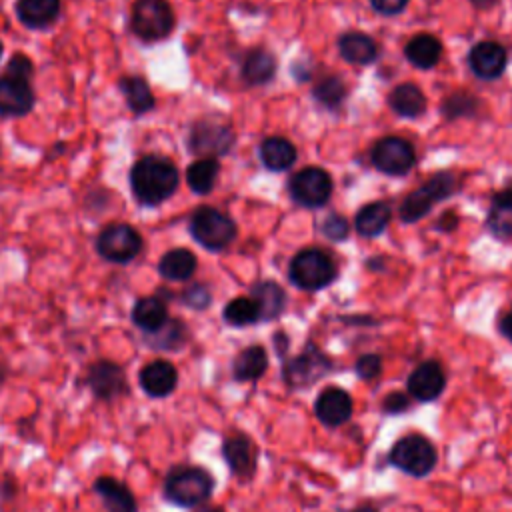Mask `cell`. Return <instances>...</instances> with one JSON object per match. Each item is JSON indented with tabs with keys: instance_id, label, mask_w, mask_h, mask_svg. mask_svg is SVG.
<instances>
[{
	"instance_id": "cell-1",
	"label": "cell",
	"mask_w": 512,
	"mask_h": 512,
	"mask_svg": "<svg viewBox=\"0 0 512 512\" xmlns=\"http://www.w3.org/2000/svg\"><path fill=\"white\" fill-rule=\"evenodd\" d=\"M178 168L172 160L148 154L130 168V188L134 198L144 206H158L178 188Z\"/></svg>"
},
{
	"instance_id": "cell-2",
	"label": "cell",
	"mask_w": 512,
	"mask_h": 512,
	"mask_svg": "<svg viewBox=\"0 0 512 512\" xmlns=\"http://www.w3.org/2000/svg\"><path fill=\"white\" fill-rule=\"evenodd\" d=\"M214 492V478L202 466H174L162 484L164 498L180 508H198Z\"/></svg>"
},
{
	"instance_id": "cell-3",
	"label": "cell",
	"mask_w": 512,
	"mask_h": 512,
	"mask_svg": "<svg viewBox=\"0 0 512 512\" xmlns=\"http://www.w3.org/2000/svg\"><path fill=\"white\" fill-rule=\"evenodd\" d=\"M174 24V12L166 0H136L132 4L130 28L144 42L164 40Z\"/></svg>"
},
{
	"instance_id": "cell-4",
	"label": "cell",
	"mask_w": 512,
	"mask_h": 512,
	"mask_svg": "<svg viewBox=\"0 0 512 512\" xmlns=\"http://www.w3.org/2000/svg\"><path fill=\"white\" fill-rule=\"evenodd\" d=\"M436 458V448L428 438L420 434L402 436L388 454L392 466L416 478L430 474L432 468L436 466Z\"/></svg>"
},
{
	"instance_id": "cell-5",
	"label": "cell",
	"mask_w": 512,
	"mask_h": 512,
	"mask_svg": "<svg viewBox=\"0 0 512 512\" xmlns=\"http://www.w3.org/2000/svg\"><path fill=\"white\" fill-rule=\"evenodd\" d=\"M190 234L206 250H224L236 236V224L216 208L202 206L192 214Z\"/></svg>"
},
{
	"instance_id": "cell-6",
	"label": "cell",
	"mask_w": 512,
	"mask_h": 512,
	"mask_svg": "<svg viewBox=\"0 0 512 512\" xmlns=\"http://www.w3.org/2000/svg\"><path fill=\"white\" fill-rule=\"evenodd\" d=\"M142 250V236L140 232L126 224L114 222L100 230L96 238V252L114 264H128L132 262Z\"/></svg>"
},
{
	"instance_id": "cell-7",
	"label": "cell",
	"mask_w": 512,
	"mask_h": 512,
	"mask_svg": "<svg viewBox=\"0 0 512 512\" xmlns=\"http://www.w3.org/2000/svg\"><path fill=\"white\" fill-rule=\"evenodd\" d=\"M336 276V266L328 254L318 248L298 252L290 262V280L302 290H320Z\"/></svg>"
},
{
	"instance_id": "cell-8",
	"label": "cell",
	"mask_w": 512,
	"mask_h": 512,
	"mask_svg": "<svg viewBox=\"0 0 512 512\" xmlns=\"http://www.w3.org/2000/svg\"><path fill=\"white\" fill-rule=\"evenodd\" d=\"M84 386L92 392L94 398L102 402H110L128 392V378L124 368L118 362L102 358L88 366L84 376Z\"/></svg>"
},
{
	"instance_id": "cell-9",
	"label": "cell",
	"mask_w": 512,
	"mask_h": 512,
	"mask_svg": "<svg viewBox=\"0 0 512 512\" xmlns=\"http://www.w3.org/2000/svg\"><path fill=\"white\" fill-rule=\"evenodd\" d=\"M232 144V130L216 120H198L188 136V148L202 158L224 156L232 148Z\"/></svg>"
},
{
	"instance_id": "cell-10",
	"label": "cell",
	"mask_w": 512,
	"mask_h": 512,
	"mask_svg": "<svg viewBox=\"0 0 512 512\" xmlns=\"http://www.w3.org/2000/svg\"><path fill=\"white\" fill-rule=\"evenodd\" d=\"M292 198L308 208L324 206L332 194V180L328 172L318 166H306L290 180Z\"/></svg>"
},
{
	"instance_id": "cell-11",
	"label": "cell",
	"mask_w": 512,
	"mask_h": 512,
	"mask_svg": "<svg viewBox=\"0 0 512 512\" xmlns=\"http://www.w3.org/2000/svg\"><path fill=\"white\" fill-rule=\"evenodd\" d=\"M370 158L380 172L392 174V176L406 174L416 160L412 144L400 136H386L378 140L372 148Z\"/></svg>"
},
{
	"instance_id": "cell-12",
	"label": "cell",
	"mask_w": 512,
	"mask_h": 512,
	"mask_svg": "<svg viewBox=\"0 0 512 512\" xmlns=\"http://www.w3.org/2000/svg\"><path fill=\"white\" fill-rule=\"evenodd\" d=\"M454 190V180L450 174H440L426 182L422 188L414 190L400 206V216L404 222H416L422 218L436 200H442Z\"/></svg>"
},
{
	"instance_id": "cell-13",
	"label": "cell",
	"mask_w": 512,
	"mask_h": 512,
	"mask_svg": "<svg viewBox=\"0 0 512 512\" xmlns=\"http://www.w3.org/2000/svg\"><path fill=\"white\" fill-rule=\"evenodd\" d=\"M36 102V94L30 86V80L4 74L0 78V116L2 118H20L26 116Z\"/></svg>"
},
{
	"instance_id": "cell-14",
	"label": "cell",
	"mask_w": 512,
	"mask_h": 512,
	"mask_svg": "<svg viewBox=\"0 0 512 512\" xmlns=\"http://www.w3.org/2000/svg\"><path fill=\"white\" fill-rule=\"evenodd\" d=\"M222 456L230 472L240 480H250L258 464V448L246 434H230L222 444Z\"/></svg>"
},
{
	"instance_id": "cell-15",
	"label": "cell",
	"mask_w": 512,
	"mask_h": 512,
	"mask_svg": "<svg viewBox=\"0 0 512 512\" xmlns=\"http://www.w3.org/2000/svg\"><path fill=\"white\" fill-rule=\"evenodd\" d=\"M138 384L150 398H166L178 386V370L170 360L156 358L144 364L138 372Z\"/></svg>"
},
{
	"instance_id": "cell-16",
	"label": "cell",
	"mask_w": 512,
	"mask_h": 512,
	"mask_svg": "<svg viewBox=\"0 0 512 512\" xmlns=\"http://www.w3.org/2000/svg\"><path fill=\"white\" fill-rule=\"evenodd\" d=\"M444 386H446V376L442 366L436 360H426L418 364L406 380L408 394L420 402L436 400L444 392Z\"/></svg>"
},
{
	"instance_id": "cell-17",
	"label": "cell",
	"mask_w": 512,
	"mask_h": 512,
	"mask_svg": "<svg viewBox=\"0 0 512 512\" xmlns=\"http://www.w3.org/2000/svg\"><path fill=\"white\" fill-rule=\"evenodd\" d=\"M314 412L322 424L336 428L352 416V398L346 390L338 386H328L318 394Z\"/></svg>"
},
{
	"instance_id": "cell-18",
	"label": "cell",
	"mask_w": 512,
	"mask_h": 512,
	"mask_svg": "<svg viewBox=\"0 0 512 512\" xmlns=\"http://www.w3.org/2000/svg\"><path fill=\"white\" fill-rule=\"evenodd\" d=\"M92 490L102 500L106 512H138V502L128 484L114 476H98Z\"/></svg>"
},
{
	"instance_id": "cell-19",
	"label": "cell",
	"mask_w": 512,
	"mask_h": 512,
	"mask_svg": "<svg viewBox=\"0 0 512 512\" xmlns=\"http://www.w3.org/2000/svg\"><path fill=\"white\" fill-rule=\"evenodd\" d=\"M326 370H330L328 358L318 348H308L304 354L286 364L284 378L290 386H306L318 380Z\"/></svg>"
},
{
	"instance_id": "cell-20",
	"label": "cell",
	"mask_w": 512,
	"mask_h": 512,
	"mask_svg": "<svg viewBox=\"0 0 512 512\" xmlns=\"http://www.w3.org/2000/svg\"><path fill=\"white\" fill-rule=\"evenodd\" d=\"M468 64H470L472 72L478 78L492 80V78H498L504 72V68H506V52H504V48L498 42L484 40V42H478L470 50Z\"/></svg>"
},
{
	"instance_id": "cell-21",
	"label": "cell",
	"mask_w": 512,
	"mask_h": 512,
	"mask_svg": "<svg viewBox=\"0 0 512 512\" xmlns=\"http://www.w3.org/2000/svg\"><path fill=\"white\" fill-rule=\"evenodd\" d=\"M14 10L26 28L42 30L60 16V0H16Z\"/></svg>"
},
{
	"instance_id": "cell-22",
	"label": "cell",
	"mask_w": 512,
	"mask_h": 512,
	"mask_svg": "<svg viewBox=\"0 0 512 512\" xmlns=\"http://www.w3.org/2000/svg\"><path fill=\"white\" fill-rule=\"evenodd\" d=\"M132 322L144 334H152L160 330L168 322V306L160 296H144L138 298L132 306Z\"/></svg>"
},
{
	"instance_id": "cell-23",
	"label": "cell",
	"mask_w": 512,
	"mask_h": 512,
	"mask_svg": "<svg viewBox=\"0 0 512 512\" xmlns=\"http://www.w3.org/2000/svg\"><path fill=\"white\" fill-rule=\"evenodd\" d=\"M268 366V354L262 346L254 344L240 350L232 362V374L238 382H252L258 380Z\"/></svg>"
},
{
	"instance_id": "cell-24",
	"label": "cell",
	"mask_w": 512,
	"mask_h": 512,
	"mask_svg": "<svg viewBox=\"0 0 512 512\" xmlns=\"http://www.w3.org/2000/svg\"><path fill=\"white\" fill-rule=\"evenodd\" d=\"M440 54H442L440 40L432 34H416L408 40L404 48V56L408 58V62L422 70L436 66L440 60Z\"/></svg>"
},
{
	"instance_id": "cell-25",
	"label": "cell",
	"mask_w": 512,
	"mask_h": 512,
	"mask_svg": "<svg viewBox=\"0 0 512 512\" xmlns=\"http://www.w3.org/2000/svg\"><path fill=\"white\" fill-rule=\"evenodd\" d=\"M158 272L166 280L184 282L196 272V256L186 248H172L160 258Z\"/></svg>"
},
{
	"instance_id": "cell-26",
	"label": "cell",
	"mask_w": 512,
	"mask_h": 512,
	"mask_svg": "<svg viewBox=\"0 0 512 512\" xmlns=\"http://www.w3.org/2000/svg\"><path fill=\"white\" fill-rule=\"evenodd\" d=\"M118 88L134 114H146L154 108V94L142 76H122Z\"/></svg>"
},
{
	"instance_id": "cell-27",
	"label": "cell",
	"mask_w": 512,
	"mask_h": 512,
	"mask_svg": "<svg viewBox=\"0 0 512 512\" xmlns=\"http://www.w3.org/2000/svg\"><path fill=\"white\" fill-rule=\"evenodd\" d=\"M388 102H390L392 110L404 118H418L426 108V98H424L422 90L410 82L398 84L390 92Z\"/></svg>"
},
{
	"instance_id": "cell-28",
	"label": "cell",
	"mask_w": 512,
	"mask_h": 512,
	"mask_svg": "<svg viewBox=\"0 0 512 512\" xmlns=\"http://www.w3.org/2000/svg\"><path fill=\"white\" fill-rule=\"evenodd\" d=\"M260 160L266 168L280 172L294 164L296 160V148L290 140L282 136H270L260 144Z\"/></svg>"
},
{
	"instance_id": "cell-29",
	"label": "cell",
	"mask_w": 512,
	"mask_h": 512,
	"mask_svg": "<svg viewBox=\"0 0 512 512\" xmlns=\"http://www.w3.org/2000/svg\"><path fill=\"white\" fill-rule=\"evenodd\" d=\"M338 48H340L342 58L352 64H368V62L376 60V56H378L376 42L362 32L344 34L338 42Z\"/></svg>"
},
{
	"instance_id": "cell-30",
	"label": "cell",
	"mask_w": 512,
	"mask_h": 512,
	"mask_svg": "<svg viewBox=\"0 0 512 512\" xmlns=\"http://www.w3.org/2000/svg\"><path fill=\"white\" fill-rule=\"evenodd\" d=\"M250 298L256 302L260 310V320H274L284 310V302H286L284 290L270 280L254 284Z\"/></svg>"
},
{
	"instance_id": "cell-31",
	"label": "cell",
	"mask_w": 512,
	"mask_h": 512,
	"mask_svg": "<svg viewBox=\"0 0 512 512\" xmlns=\"http://www.w3.org/2000/svg\"><path fill=\"white\" fill-rule=\"evenodd\" d=\"M276 72V60L270 52L264 50H252L248 52V56L242 62V78L252 84H264L268 82Z\"/></svg>"
},
{
	"instance_id": "cell-32",
	"label": "cell",
	"mask_w": 512,
	"mask_h": 512,
	"mask_svg": "<svg viewBox=\"0 0 512 512\" xmlns=\"http://www.w3.org/2000/svg\"><path fill=\"white\" fill-rule=\"evenodd\" d=\"M218 172H220V166H218L216 158H198L196 162H192L188 166L186 182L192 192L208 194L216 184Z\"/></svg>"
},
{
	"instance_id": "cell-33",
	"label": "cell",
	"mask_w": 512,
	"mask_h": 512,
	"mask_svg": "<svg viewBox=\"0 0 512 512\" xmlns=\"http://www.w3.org/2000/svg\"><path fill=\"white\" fill-rule=\"evenodd\" d=\"M390 222V206L386 202H372L358 210L356 214V230L362 236L380 234Z\"/></svg>"
},
{
	"instance_id": "cell-34",
	"label": "cell",
	"mask_w": 512,
	"mask_h": 512,
	"mask_svg": "<svg viewBox=\"0 0 512 512\" xmlns=\"http://www.w3.org/2000/svg\"><path fill=\"white\" fill-rule=\"evenodd\" d=\"M146 342L156 350H178L186 342V326L180 320L168 318L160 330L146 334Z\"/></svg>"
},
{
	"instance_id": "cell-35",
	"label": "cell",
	"mask_w": 512,
	"mask_h": 512,
	"mask_svg": "<svg viewBox=\"0 0 512 512\" xmlns=\"http://www.w3.org/2000/svg\"><path fill=\"white\" fill-rule=\"evenodd\" d=\"M222 316L230 326H248L260 320V310L250 296H240L224 306Z\"/></svg>"
},
{
	"instance_id": "cell-36",
	"label": "cell",
	"mask_w": 512,
	"mask_h": 512,
	"mask_svg": "<svg viewBox=\"0 0 512 512\" xmlns=\"http://www.w3.org/2000/svg\"><path fill=\"white\" fill-rule=\"evenodd\" d=\"M488 228L496 236H512V204L494 198L492 210L488 214Z\"/></svg>"
},
{
	"instance_id": "cell-37",
	"label": "cell",
	"mask_w": 512,
	"mask_h": 512,
	"mask_svg": "<svg viewBox=\"0 0 512 512\" xmlns=\"http://www.w3.org/2000/svg\"><path fill=\"white\" fill-rule=\"evenodd\" d=\"M344 94H346L344 84H342L336 76L324 78V80L318 82L316 88H314V98L320 100V102L326 104V106H336V104L344 98Z\"/></svg>"
},
{
	"instance_id": "cell-38",
	"label": "cell",
	"mask_w": 512,
	"mask_h": 512,
	"mask_svg": "<svg viewBox=\"0 0 512 512\" xmlns=\"http://www.w3.org/2000/svg\"><path fill=\"white\" fill-rule=\"evenodd\" d=\"M6 74H8V76L22 78V80H32V76H34V64H32V60H30L26 54L18 52V54H14V56L8 60V64H6Z\"/></svg>"
},
{
	"instance_id": "cell-39",
	"label": "cell",
	"mask_w": 512,
	"mask_h": 512,
	"mask_svg": "<svg viewBox=\"0 0 512 512\" xmlns=\"http://www.w3.org/2000/svg\"><path fill=\"white\" fill-rule=\"evenodd\" d=\"M182 300H184L186 306H190L194 310H202V308H206L210 304V292L202 284H192L190 288L184 290Z\"/></svg>"
},
{
	"instance_id": "cell-40",
	"label": "cell",
	"mask_w": 512,
	"mask_h": 512,
	"mask_svg": "<svg viewBox=\"0 0 512 512\" xmlns=\"http://www.w3.org/2000/svg\"><path fill=\"white\" fill-rule=\"evenodd\" d=\"M382 368V360L376 354H364L356 360V372L362 380H372L380 374Z\"/></svg>"
},
{
	"instance_id": "cell-41",
	"label": "cell",
	"mask_w": 512,
	"mask_h": 512,
	"mask_svg": "<svg viewBox=\"0 0 512 512\" xmlns=\"http://www.w3.org/2000/svg\"><path fill=\"white\" fill-rule=\"evenodd\" d=\"M322 230H324L326 236H330V238H334V240H340V238H346V234H348V224H346V220H344L342 216L332 214V216H328L326 222L322 224Z\"/></svg>"
},
{
	"instance_id": "cell-42",
	"label": "cell",
	"mask_w": 512,
	"mask_h": 512,
	"mask_svg": "<svg viewBox=\"0 0 512 512\" xmlns=\"http://www.w3.org/2000/svg\"><path fill=\"white\" fill-rule=\"evenodd\" d=\"M372 8L380 14H398L404 10L408 0H370Z\"/></svg>"
},
{
	"instance_id": "cell-43",
	"label": "cell",
	"mask_w": 512,
	"mask_h": 512,
	"mask_svg": "<svg viewBox=\"0 0 512 512\" xmlns=\"http://www.w3.org/2000/svg\"><path fill=\"white\" fill-rule=\"evenodd\" d=\"M406 406H408V398L404 394H398V392L386 396V400H384V410L390 412V414L402 412Z\"/></svg>"
},
{
	"instance_id": "cell-44",
	"label": "cell",
	"mask_w": 512,
	"mask_h": 512,
	"mask_svg": "<svg viewBox=\"0 0 512 512\" xmlns=\"http://www.w3.org/2000/svg\"><path fill=\"white\" fill-rule=\"evenodd\" d=\"M498 328H500L502 336L512 342V310H508V312L502 314V318H500V322H498Z\"/></svg>"
},
{
	"instance_id": "cell-45",
	"label": "cell",
	"mask_w": 512,
	"mask_h": 512,
	"mask_svg": "<svg viewBox=\"0 0 512 512\" xmlns=\"http://www.w3.org/2000/svg\"><path fill=\"white\" fill-rule=\"evenodd\" d=\"M496 198H498V200H504V202H510V204H512V184H510L506 190H502L500 194H496Z\"/></svg>"
},
{
	"instance_id": "cell-46",
	"label": "cell",
	"mask_w": 512,
	"mask_h": 512,
	"mask_svg": "<svg viewBox=\"0 0 512 512\" xmlns=\"http://www.w3.org/2000/svg\"><path fill=\"white\" fill-rule=\"evenodd\" d=\"M196 512H224V510L218 506H200V508H196Z\"/></svg>"
},
{
	"instance_id": "cell-47",
	"label": "cell",
	"mask_w": 512,
	"mask_h": 512,
	"mask_svg": "<svg viewBox=\"0 0 512 512\" xmlns=\"http://www.w3.org/2000/svg\"><path fill=\"white\" fill-rule=\"evenodd\" d=\"M476 6H480V8H486V6H490V4H494L496 0H472Z\"/></svg>"
},
{
	"instance_id": "cell-48",
	"label": "cell",
	"mask_w": 512,
	"mask_h": 512,
	"mask_svg": "<svg viewBox=\"0 0 512 512\" xmlns=\"http://www.w3.org/2000/svg\"><path fill=\"white\" fill-rule=\"evenodd\" d=\"M352 512H376V510L370 508V506H360V508H354Z\"/></svg>"
},
{
	"instance_id": "cell-49",
	"label": "cell",
	"mask_w": 512,
	"mask_h": 512,
	"mask_svg": "<svg viewBox=\"0 0 512 512\" xmlns=\"http://www.w3.org/2000/svg\"><path fill=\"white\" fill-rule=\"evenodd\" d=\"M2 52H4V46H2V42H0V56H2Z\"/></svg>"
}]
</instances>
